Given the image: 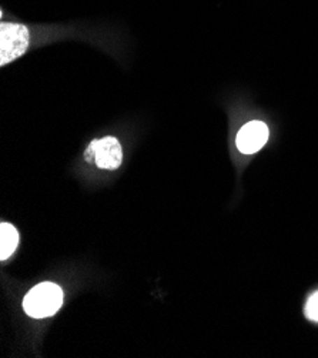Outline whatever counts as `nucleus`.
<instances>
[{"instance_id":"obj_5","label":"nucleus","mask_w":318,"mask_h":358,"mask_svg":"<svg viewBox=\"0 0 318 358\" xmlns=\"http://www.w3.org/2000/svg\"><path fill=\"white\" fill-rule=\"evenodd\" d=\"M0 241H2L0 243V259L6 260L15 253L19 245L17 230L9 223H2L0 226Z\"/></svg>"},{"instance_id":"obj_1","label":"nucleus","mask_w":318,"mask_h":358,"mask_svg":"<svg viewBox=\"0 0 318 358\" xmlns=\"http://www.w3.org/2000/svg\"><path fill=\"white\" fill-rule=\"evenodd\" d=\"M63 304V292L53 282H42L33 287L23 301V308L33 318H46L59 311Z\"/></svg>"},{"instance_id":"obj_2","label":"nucleus","mask_w":318,"mask_h":358,"mask_svg":"<svg viewBox=\"0 0 318 358\" xmlns=\"http://www.w3.org/2000/svg\"><path fill=\"white\" fill-rule=\"evenodd\" d=\"M29 46V31L19 23H2L0 26V64L5 66L20 57Z\"/></svg>"},{"instance_id":"obj_6","label":"nucleus","mask_w":318,"mask_h":358,"mask_svg":"<svg viewBox=\"0 0 318 358\" xmlns=\"http://www.w3.org/2000/svg\"><path fill=\"white\" fill-rule=\"evenodd\" d=\"M305 315L311 321H317L318 323V292L311 294V297L308 299L305 304Z\"/></svg>"},{"instance_id":"obj_4","label":"nucleus","mask_w":318,"mask_h":358,"mask_svg":"<svg viewBox=\"0 0 318 358\" xmlns=\"http://www.w3.org/2000/svg\"><path fill=\"white\" fill-rule=\"evenodd\" d=\"M268 140V127L259 120L247 123L236 137L237 149L244 155L259 152Z\"/></svg>"},{"instance_id":"obj_3","label":"nucleus","mask_w":318,"mask_h":358,"mask_svg":"<svg viewBox=\"0 0 318 358\" xmlns=\"http://www.w3.org/2000/svg\"><path fill=\"white\" fill-rule=\"evenodd\" d=\"M89 163H96L100 169L116 170L123 162V150L115 137H104L90 143L85 155Z\"/></svg>"}]
</instances>
